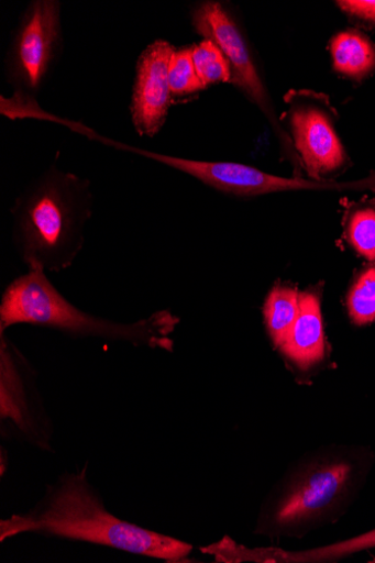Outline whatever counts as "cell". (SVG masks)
I'll return each instance as SVG.
<instances>
[{
  "label": "cell",
  "instance_id": "30bf717a",
  "mask_svg": "<svg viewBox=\"0 0 375 563\" xmlns=\"http://www.w3.org/2000/svg\"><path fill=\"white\" fill-rule=\"evenodd\" d=\"M334 68L350 78L360 79L375 69V46L363 34L348 30L332 41Z\"/></svg>",
  "mask_w": 375,
  "mask_h": 563
},
{
  "label": "cell",
  "instance_id": "5b68a950",
  "mask_svg": "<svg viewBox=\"0 0 375 563\" xmlns=\"http://www.w3.org/2000/svg\"><path fill=\"white\" fill-rule=\"evenodd\" d=\"M353 466L345 460H319L298 473L275 504L272 526L282 532L304 530L323 519L348 493Z\"/></svg>",
  "mask_w": 375,
  "mask_h": 563
},
{
  "label": "cell",
  "instance_id": "7a4b0ae2",
  "mask_svg": "<svg viewBox=\"0 0 375 563\" xmlns=\"http://www.w3.org/2000/svg\"><path fill=\"white\" fill-rule=\"evenodd\" d=\"M23 533L82 541L150 558L179 561L192 547L111 515L82 473L65 475L26 515L0 523V541Z\"/></svg>",
  "mask_w": 375,
  "mask_h": 563
},
{
  "label": "cell",
  "instance_id": "6da1fadb",
  "mask_svg": "<svg viewBox=\"0 0 375 563\" xmlns=\"http://www.w3.org/2000/svg\"><path fill=\"white\" fill-rule=\"evenodd\" d=\"M11 214L12 241L27 269L60 274L85 246L93 214L91 183L52 164L18 196Z\"/></svg>",
  "mask_w": 375,
  "mask_h": 563
},
{
  "label": "cell",
  "instance_id": "e0dca14e",
  "mask_svg": "<svg viewBox=\"0 0 375 563\" xmlns=\"http://www.w3.org/2000/svg\"><path fill=\"white\" fill-rule=\"evenodd\" d=\"M338 4L348 14L365 22L375 23V0H348V2Z\"/></svg>",
  "mask_w": 375,
  "mask_h": 563
},
{
  "label": "cell",
  "instance_id": "8fae6325",
  "mask_svg": "<svg viewBox=\"0 0 375 563\" xmlns=\"http://www.w3.org/2000/svg\"><path fill=\"white\" fill-rule=\"evenodd\" d=\"M300 309V294L287 286H276L267 295L263 314L267 332L274 344L280 347L286 342Z\"/></svg>",
  "mask_w": 375,
  "mask_h": 563
},
{
  "label": "cell",
  "instance_id": "ba28073f",
  "mask_svg": "<svg viewBox=\"0 0 375 563\" xmlns=\"http://www.w3.org/2000/svg\"><path fill=\"white\" fill-rule=\"evenodd\" d=\"M290 125L296 148L310 176L320 179L344 167L345 152L324 110L310 104L293 107Z\"/></svg>",
  "mask_w": 375,
  "mask_h": 563
},
{
  "label": "cell",
  "instance_id": "5bb4252c",
  "mask_svg": "<svg viewBox=\"0 0 375 563\" xmlns=\"http://www.w3.org/2000/svg\"><path fill=\"white\" fill-rule=\"evenodd\" d=\"M348 310L356 325L375 322V266L357 275L348 294Z\"/></svg>",
  "mask_w": 375,
  "mask_h": 563
},
{
  "label": "cell",
  "instance_id": "9a60e30c",
  "mask_svg": "<svg viewBox=\"0 0 375 563\" xmlns=\"http://www.w3.org/2000/svg\"><path fill=\"white\" fill-rule=\"evenodd\" d=\"M348 241L370 262H375V208L365 205L352 210L345 219Z\"/></svg>",
  "mask_w": 375,
  "mask_h": 563
},
{
  "label": "cell",
  "instance_id": "9c48e42d",
  "mask_svg": "<svg viewBox=\"0 0 375 563\" xmlns=\"http://www.w3.org/2000/svg\"><path fill=\"white\" fill-rule=\"evenodd\" d=\"M282 350L304 371L323 361L326 336L317 294H300L299 314Z\"/></svg>",
  "mask_w": 375,
  "mask_h": 563
},
{
  "label": "cell",
  "instance_id": "7c38bea8",
  "mask_svg": "<svg viewBox=\"0 0 375 563\" xmlns=\"http://www.w3.org/2000/svg\"><path fill=\"white\" fill-rule=\"evenodd\" d=\"M371 548H375V530L348 541L309 551L284 553V551L280 550H273L275 555L271 552H267V550H262V552L266 555H271L266 556L264 561L320 562L338 560Z\"/></svg>",
  "mask_w": 375,
  "mask_h": 563
},
{
  "label": "cell",
  "instance_id": "52a82bcc",
  "mask_svg": "<svg viewBox=\"0 0 375 563\" xmlns=\"http://www.w3.org/2000/svg\"><path fill=\"white\" fill-rule=\"evenodd\" d=\"M176 47L155 40L140 55L130 106L132 124L140 136L154 137L167 122L173 96L169 64Z\"/></svg>",
  "mask_w": 375,
  "mask_h": 563
},
{
  "label": "cell",
  "instance_id": "2e32d148",
  "mask_svg": "<svg viewBox=\"0 0 375 563\" xmlns=\"http://www.w3.org/2000/svg\"><path fill=\"white\" fill-rule=\"evenodd\" d=\"M169 84L173 101L176 98H185L203 90L194 60L192 46L176 48L169 64Z\"/></svg>",
  "mask_w": 375,
  "mask_h": 563
},
{
  "label": "cell",
  "instance_id": "8992f818",
  "mask_svg": "<svg viewBox=\"0 0 375 563\" xmlns=\"http://www.w3.org/2000/svg\"><path fill=\"white\" fill-rule=\"evenodd\" d=\"M191 22L203 40H209L221 48L231 67V84L271 117L267 93L250 46L232 14L220 2H203L194 9Z\"/></svg>",
  "mask_w": 375,
  "mask_h": 563
},
{
  "label": "cell",
  "instance_id": "3957f363",
  "mask_svg": "<svg viewBox=\"0 0 375 563\" xmlns=\"http://www.w3.org/2000/svg\"><path fill=\"white\" fill-rule=\"evenodd\" d=\"M178 320L159 311L134 323H119L78 309L41 268L27 269L5 288L0 302V333L29 324L60 331L76 338L122 341L134 345L172 350L170 334Z\"/></svg>",
  "mask_w": 375,
  "mask_h": 563
},
{
  "label": "cell",
  "instance_id": "4fadbf2b",
  "mask_svg": "<svg viewBox=\"0 0 375 563\" xmlns=\"http://www.w3.org/2000/svg\"><path fill=\"white\" fill-rule=\"evenodd\" d=\"M192 60L197 76L206 89L221 82H232V71L221 48L209 40L192 46Z\"/></svg>",
  "mask_w": 375,
  "mask_h": 563
},
{
  "label": "cell",
  "instance_id": "277c9868",
  "mask_svg": "<svg viewBox=\"0 0 375 563\" xmlns=\"http://www.w3.org/2000/svg\"><path fill=\"white\" fill-rule=\"evenodd\" d=\"M64 49L63 4L33 0L12 34L4 62L13 99L36 100Z\"/></svg>",
  "mask_w": 375,
  "mask_h": 563
}]
</instances>
